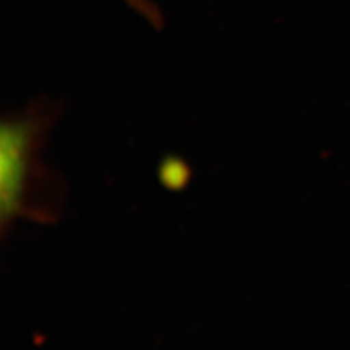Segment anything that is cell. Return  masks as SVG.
Masks as SVG:
<instances>
[{
	"label": "cell",
	"mask_w": 350,
	"mask_h": 350,
	"mask_svg": "<svg viewBox=\"0 0 350 350\" xmlns=\"http://www.w3.org/2000/svg\"><path fill=\"white\" fill-rule=\"evenodd\" d=\"M57 117V105L34 103L2 118L0 235L3 239L19 219L53 225L64 212L66 181L44 158Z\"/></svg>",
	"instance_id": "1"
},
{
	"label": "cell",
	"mask_w": 350,
	"mask_h": 350,
	"mask_svg": "<svg viewBox=\"0 0 350 350\" xmlns=\"http://www.w3.org/2000/svg\"><path fill=\"white\" fill-rule=\"evenodd\" d=\"M158 180L165 190L181 191L190 184L191 168L183 158L168 155L159 163Z\"/></svg>",
	"instance_id": "2"
},
{
	"label": "cell",
	"mask_w": 350,
	"mask_h": 350,
	"mask_svg": "<svg viewBox=\"0 0 350 350\" xmlns=\"http://www.w3.org/2000/svg\"><path fill=\"white\" fill-rule=\"evenodd\" d=\"M127 3L133 8L140 15H144L146 19H149L153 25L159 27L162 18L158 8L153 5L150 0H127Z\"/></svg>",
	"instance_id": "3"
}]
</instances>
